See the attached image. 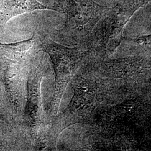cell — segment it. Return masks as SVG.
I'll list each match as a JSON object with an SVG mask.
<instances>
[{"instance_id": "3", "label": "cell", "mask_w": 151, "mask_h": 151, "mask_svg": "<svg viewBox=\"0 0 151 151\" xmlns=\"http://www.w3.org/2000/svg\"><path fill=\"white\" fill-rule=\"evenodd\" d=\"M33 40L32 38L24 40L19 43H16L12 44H6L4 45L3 47L7 49L12 54H15L16 57H22L25 55V54L32 47Z\"/></svg>"}, {"instance_id": "1", "label": "cell", "mask_w": 151, "mask_h": 151, "mask_svg": "<svg viewBox=\"0 0 151 151\" xmlns=\"http://www.w3.org/2000/svg\"><path fill=\"white\" fill-rule=\"evenodd\" d=\"M43 48L53 62L57 83L65 82L70 76L73 68L74 62L73 50L53 42L45 43Z\"/></svg>"}, {"instance_id": "2", "label": "cell", "mask_w": 151, "mask_h": 151, "mask_svg": "<svg viewBox=\"0 0 151 151\" xmlns=\"http://www.w3.org/2000/svg\"><path fill=\"white\" fill-rule=\"evenodd\" d=\"M10 8L12 15H16L36 10L45 9L47 7L42 5L37 0H11Z\"/></svg>"}]
</instances>
